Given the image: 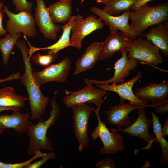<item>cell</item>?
<instances>
[{
    "label": "cell",
    "mask_w": 168,
    "mask_h": 168,
    "mask_svg": "<svg viewBox=\"0 0 168 168\" xmlns=\"http://www.w3.org/2000/svg\"><path fill=\"white\" fill-rule=\"evenodd\" d=\"M15 45L21 51L24 61V71L20 79L27 91L31 110L30 119L39 120L44 115L50 99L43 95L33 78V69L28 58L29 49L26 41L17 40Z\"/></svg>",
    "instance_id": "obj_1"
},
{
    "label": "cell",
    "mask_w": 168,
    "mask_h": 168,
    "mask_svg": "<svg viewBox=\"0 0 168 168\" xmlns=\"http://www.w3.org/2000/svg\"><path fill=\"white\" fill-rule=\"evenodd\" d=\"M50 104L51 109L49 118L44 120L41 118L35 124L30 122V126L26 132L29 138L26 152L29 155H34L36 152L40 150L50 152L53 151V142L48 138L47 133L58 120L61 111L56 101L55 95L51 99Z\"/></svg>",
    "instance_id": "obj_2"
},
{
    "label": "cell",
    "mask_w": 168,
    "mask_h": 168,
    "mask_svg": "<svg viewBox=\"0 0 168 168\" xmlns=\"http://www.w3.org/2000/svg\"><path fill=\"white\" fill-rule=\"evenodd\" d=\"M131 30L137 38L149 27L168 21V3H159L153 6L147 3L131 10L129 14Z\"/></svg>",
    "instance_id": "obj_3"
},
{
    "label": "cell",
    "mask_w": 168,
    "mask_h": 168,
    "mask_svg": "<svg viewBox=\"0 0 168 168\" xmlns=\"http://www.w3.org/2000/svg\"><path fill=\"white\" fill-rule=\"evenodd\" d=\"M100 107H97L94 111L96 115L98 124L91 134L93 140L99 138L101 140L103 147H100L99 153L100 155L115 154L118 152H122L125 145L123 138L114 129L110 128V132L105 124L101 121L100 117L99 111Z\"/></svg>",
    "instance_id": "obj_4"
},
{
    "label": "cell",
    "mask_w": 168,
    "mask_h": 168,
    "mask_svg": "<svg viewBox=\"0 0 168 168\" xmlns=\"http://www.w3.org/2000/svg\"><path fill=\"white\" fill-rule=\"evenodd\" d=\"M2 11L9 18L6 21L5 29L8 34L13 35L21 32L26 37H30L36 35L35 19L31 12L22 11L16 14L11 12L5 6Z\"/></svg>",
    "instance_id": "obj_5"
},
{
    "label": "cell",
    "mask_w": 168,
    "mask_h": 168,
    "mask_svg": "<svg viewBox=\"0 0 168 168\" xmlns=\"http://www.w3.org/2000/svg\"><path fill=\"white\" fill-rule=\"evenodd\" d=\"M71 108L73 113L74 135L78 143V150L81 151L89 145L88 124L90 114L94 109L86 103L75 104Z\"/></svg>",
    "instance_id": "obj_6"
},
{
    "label": "cell",
    "mask_w": 168,
    "mask_h": 168,
    "mask_svg": "<svg viewBox=\"0 0 168 168\" xmlns=\"http://www.w3.org/2000/svg\"><path fill=\"white\" fill-rule=\"evenodd\" d=\"M128 58H135L151 65L161 63L163 58L159 49L150 41L138 36L133 40L127 49Z\"/></svg>",
    "instance_id": "obj_7"
},
{
    "label": "cell",
    "mask_w": 168,
    "mask_h": 168,
    "mask_svg": "<svg viewBox=\"0 0 168 168\" xmlns=\"http://www.w3.org/2000/svg\"><path fill=\"white\" fill-rule=\"evenodd\" d=\"M66 94L68 95L63 99L66 107L70 108L73 105L80 103H91L97 107L101 106L104 100L103 97L108 93L107 91L100 88H97L92 85H87L83 88L76 91L65 90Z\"/></svg>",
    "instance_id": "obj_8"
},
{
    "label": "cell",
    "mask_w": 168,
    "mask_h": 168,
    "mask_svg": "<svg viewBox=\"0 0 168 168\" xmlns=\"http://www.w3.org/2000/svg\"><path fill=\"white\" fill-rule=\"evenodd\" d=\"M104 26L101 20L93 14L85 19L79 14L75 16L71 27L72 35L70 38L73 46L80 49L82 41L86 36L96 30L102 29Z\"/></svg>",
    "instance_id": "obj_9"
},
{
    "label": "cell",
    "mask_w": 168,
    "mask_h": 168,
    "mask_svg": "<svg viewBox=\"0 0 168 168\" xmlns=\"http://www.w3.org/2000/svg\"><path fill=\"white\" fill-rule=\"evenodd\" d=\"M120 51L122 57L115 63L113 77L111 78L104 81L97 80L84 78L85 83L87 85L90 84H116L123 83L124 78L130 74L131 70H134L137 67L138 61L136 59L127 56V49Z\"/></svg>",
    "instance_id": "obj_10"
},
{
    "label": "cell",
    "mask_w": 168,
    "mask_h": 168,
    "mask_svg": "<svg viewBox=\"0 0 168 168\" xmlns=\"http://www.w3.org/2000/svg\"><path fill=\"white\" fill-rule=\"evenodd\" d=\"M71 63L70 59L66 57L59 63L52 64L41 71L33 72V77L39 87L51 82H64L69 75Z\"/></svg>",
    "instance_id": "obj_11"
},
{
    "label": "cell",
    "mask_w": 168,
    "mask_h": 168,
    "mask_svg": "<svg viewBox=\"0 0 168 168\" xmlns=\"http://www.w3.org/2000/svg\"><path fill=\"white\" fill-rule=\"evenodd\" d=\"M141 72H139L133 78L126 82L120 84H96V86L106 91H110L117 93L120 97V103L126 100L132 105L139 107L147 106L149 100L137 97L133 92L132 89L135 83L142 77Z\"/></svg>",
    "instance_id": "obj_12"
},
{
    "label": "cell",
    "mask_w": 168,
    "mask_h": 168,
    "mask_svg": "<svg viewBox=\"0 0 168 168\" xmlns=\"http://www.w3.org/2000/svg\"><path fill=\"white\" fill-rule=\"evenodd\" d=\"M138 116L134 122L128 127L124 129H114L117 132L121 131L127 133L131 137L136 136L144 139L147 143V146L142 149H151L156 142V138L151 135L149 128L152 123V119L146 115L144 107L138 109Z\"/></svg>",
    "instance_id": "obj_13"
},
{
    "label": "cell",
    "mask_w": 168,
    "mask_h": 168,
    "mask_svg": "<svg viewBox=\"0 0 168 168\" xmlns=\"http://www.w3.org/2000/svg\"><path fill=\"white\" fill-rule=\"evenodd\" d=\"M91 10L109 26L110 31H116L119 30L128 38L133 40L137 38L132 32L129 22V16L131 9L126 11L119 16H117L110 15L103 9L96 6L92 7Z\"/></svg>",
    "instance_id": "obj_14"
},
{
    "label": "cell",
    "mask_w": 168,
    "mask_h": 168,
    "mask_svg": "<svg viewBox=\"0 0 168 168\" xmlns=\"http://www.w3.org/2000/svg\"><path fill=\"white\" fill-rule=\"evenodd\" d=\"M36 1L35 19L40 31L45 38L56 40L58 32L61 29V26L54 23L43 0Z\"/></svg>",
    "instance_id": "obj_15"
},
{
    "label": "cell",
    "mask_w": 168,
    "mask_h": 168,
    "mask_svg": "<svg viewBox=\"0 0 168 168\" xmlns=\"http://www.w3.org/2000/svg\"><path fill=\"white\" fill-rule=\"evenodd\" d=\"M134 94L138 98L150 101L152 104L148 106L155 107L168 100V81L152 83L147 86L136 88Z\"/></svg>",
    "instance_id": "obj_16"
},
{
    "label": "cell",
    "mask_w": 168,
    "mask_h": 168,
    "mask_svg": "<svg viewBox=\"0 0 168 168\" xmlns=\"http://www.w3.org/2000/svg\"><path fill=\"white\" fill-rule=\"evenodd\" d=\"M13 112L10 115H0V135L6 129H11L21 135L26 131L30 126L29 114H22L20 110Z\"/></svg>",
    "instance_id": "obj_17"
},
{
    "label": "cell",
    "mask_w": 168,
    "mask_h": 168,
    "mask_svg": "<svg viewBox=\"0 0 168 168\" xmlns=\"http://www.w3.org/2000/svg\"><path fill=\"white\" fill-rule=\"evenodd\" d=\"M133 40L126 37L121 32L110 31L103 42V46L100 60H105L119 51L127 49Z\"/></svg>",
    "instance_id": "obj_18"
},
{
    "label": "cell",
    "mask_w": 168,
    "mask_h": 168,
    "mask_svg": "<svg viewBox=\"0 0 168 168\" xmlns=\"http://www.w3.org/2000/svg\"><path fill=\"white\" fill-rule=\"evenodd\" d=\"M139 108L130 103L124 102L118 105L110 107V110L105 112L107 116L106 120L110 124L115 125L118 128L127 127L131 124L128 114Z\"/></svg>",
    "instance_id": "obj_19"
},
{
    "label": "cell",
    "mask_w": 168,
    "mask_h": 168,
    "mask_svg": "<svg viewBox=\"0 0 168 168\" xmlns=\"http://www.w3.org/2000/svg\"><path fill=\"white\" fill-rule=\"evenodd\" d=\"M75 16H71L67 22L63 25L61 26V28L63 30V33L58 40L54 44L46 47L37 48L31 45L26 37L24 36L30 46L28 52V58L30 59L31 56L35 52L38 51L43 50L46 51L48 50V54L58 53L61 50L65 48L73 46L70 40V35L71 32V27L74 20Z\"/></svg>",
    "instance_id": "obj_20"
},
{
    "label": "cell",
    "mask_w": 168,
    "mask_h": 168,
    "mask_svg": "<svg viewBox=\"0 0 168 168\" xmlns=\"http://www.w3.org/2000/svg\"><path fill=\"white\" fill-rule=\"evenodd\" d=\"M103 46V42L92 43L77 61L74 74H77L92 68L100 60Z\"/></svg>",
    "instance_id": "obj_21"
},
{
    "label": "cell",
    "mask_w": 168,
    "mask_h": 168,
    "mask_svg": "<svg viewBox=\"0 0 168 168\" xmlns=\"http://www.w3.org/2000/svg\"><path fill=\"white\" fill-rule=\"evenodd\" d=\"M140 36L157 47L165 57L168 56V21L157 24L156 27H152L147 32Z\"/></svg>",
    "instance_id": "obj_22"
},
{
    "label": "cell",
    "mask_w": 168,
    "mask_h": 168,
    "mask_svg": "<svg viewBox=\"0 0 168 168\" xmlns=\"http://www.w3.org/2000/svg\"><path fill=\"white\" fill-rule=\"evenodd\" d=\"M72 0H59L48 7L49 15L54 23H66L71 16Z\"/></svg>",
    "instance_id": "obj_23"
},
{
    "label": "cell",
    "mask_w": 168,
    "mask_h": 168,
    "mask_svg": "<svg viewBox=\"0 0 168 168\" xmlns=\"http://www.w3.org/2000/svg\"><path fill=\"white\" fill-rule=\"evenodd\" d=\"M27 98L15 92L11 86H6L0 89V106L7 107L23 108Z\"/></svg>",
    "instance_id": "obj_24"
},
{
    "label": "cell",
    "mask_w": 168,
    "mask_h": 168,
    "mask_svg": "<svg viewBox=\"0 0 168 168\" xmlns=\"http://www.w3.org/2000/svg\"><path fill=\"white\" fill-rule=\"evenodd\" d=\"M151 114L152 117L153 132L156 137V142L159 143L162 150L161 163L166 165L168 162V142L165 139L161 133V124L159 118L152 111L151 112Z\"/></svg>",
    "instance_id": "obj_25"
},
{
    "label": "cell",
    "mask_w": 168,
    "mask_h": 168,
    "mask_svg": "<svg viewBox=\"0 0 168 168\" xmlns=\"http://www.w3.org/2000/svg\"><path fill=\"white\" fill-rule=\"evenodd\" d=\"M138 0H111L103 9L109 14L118 16L125 11L131 9Z\"/></svg>",
    "instance_id": "obj_26"
},
{
    "label": "cell",
    "mask_w": 168,
    "mask_h": 168,
    "mask_svg": "<svg viewBox=\"0 0 168 168\" xmlns=\"http://www.w3.org/2000/svg\"><path fill=\"white\" fill-rule=\"evenodd\" d=\"M21 36L20 33L13 35L7 34L4 38L0 39V51L2 54L4 65L8 63L10 54L16 41Z\"/></svg>",
    "instance_id": "obj_27"
},
{
    "label": "cell",
    "mask_w": 168,
    "mask_h": 168,
    "mask_svg": "<svg viewBox=\"0 0 168 168\" xmlns=\"http://www.w3.org/2000/svg\"><path fill=\"white\" fill-rule=\"evenodd\" d=\"M59 54L58 53L41 55L39 53L32 55L30 60L35 64L46 68L51 64L57 58Z\"/></svg>",
    "instance_id": "obj_28"
},
{
    "label": "cell",
    "mask_w": 168,
    "mask_h": 168,
    "mask_svg": "<svg viewBox=\"0 0 168 168\" xmlns=\"http://www.w3.org/2000/svg\"><path fill=\"white\" fill-rule=\"evenodd\" d=\"M46 154L42 153L40 150H39L35 152L33 156L26 161L13 164L4 163L2 168H26V166L31 164L34 160L39 158L43 157Z\"/></svg>",
    "instance_id": "obj_29"
},
{
    "label": "cell",
    "mask_w": 168,
    "mask_h": 168,
    "mask_svg": "<svg viewBox=\"0 0 168 168\" xmlns=\"http://www.w3.org/2000/svg\"><path fill=\"white\" fill-rule=\"evenodd\" d=\"M13 4L15 6L16 12L26 11L31 12L33 4L31 2L27 0H12Z\"/></svg>",
    "instance_id": "obj_30"
},
{
    "label": "cell",
    "mask_w": 168,
    "mask_h": 168,
    "mask_svg": "<svg viewBox=\"0 0 168 168\" xmlns=\"http://www.w3.org/2000/svg\"><path fill=\"white\" fill-rule=\"evenodd\" d=\"M56 157V155L52 152L46 154V155L42 157V159L38 161L31 163L26 166V168H39L43 166L49 160L54 159Z\"/></svg>",
    "instance_id": "obj_31"
},
{
    "label": "cell",
    "mask_w": 168,
    "mask_h": 168,
    "mask_svg": "<svg viewBox=\"0 0 168 168\" xmlns=\"http://www.w3.org/2000/svg\"><path fill=\"white\" fill-rule=\"evenodd\" d=\"M96 166L98 168H115V161L109 157L97 163Z\"/></svg>",
    "instance_id": "obj_32"
},
{
    "label": "cell",
    "mask_w": 168,
    "mask_h": 168,
    "mask_svg": "<svg viewBox=\"0 0 168 168\" xmlns=\"http://www.w3.org/2000/svg\"><path fill=\"white\" fill-rule=\"evenodd\" d=\"M155 111L161 115H163L168 112V100L163 104L156 106L154 108Z\"/></svg>",
    "instance_id": "obj_33"
},
{
    "label": "cell",
    "mask_w": 168,
    "mask_h": 168,
    "mask_svg": "<svg viewBox=\"0 0 168 168\" xmlns=\"http://www.w3.org/2000/svg\"><path fill=\"white\" fill-rule=\"evenodd\" d=\"M3 2H0V36L7 34V32L6 30L4 28L2 25V21L4 17V15L1 10L4 6Z\"/></svg>",
    "instance_id": "obj_34"
},
{
    "label": "cell",
    "mask_w": 168,
    "mask_h": 168,
    "mask_svg": "<svg viewBox=\"0 0 168 168\" xmlns=\"http://www.w3.org/2000/svg\"><path fill=\"white\" fill-rule=\"evenodd\" d=\"M20 74L19 72H17L12 74L9 77L4 79H0V83L3 82L10 81L12 80H18L20 79Z\"/></svg>",
    "instance_id": "obj_35"
},
{
    "label": "cell",
    "mask_w": 168,
    "mask_h": 168,
    "mask_svg": "<svg viewBox=\"0 0 168 168\" xmlns=\"http://www.w3.org/2000/svg\"><path fill=\"white\" fill-rule=\"evenodd\" d=\"M165 120L164 123L161 127V133L162 136L164 137L168 135V119Z\"/></svg>",
    "instance_id": "obj_36"
},
{
    "label": "cell",
    "mask_w": 168,
    "mask_h": 168,
    "mask_svg": "<svg viewBox=\"0 0 168 168\" xmlns=\"http://www.w3.org/2000/svg\"><path fill=\"white\" fill-rule=\"evenodd\" d=\"M153 0H138L136 3L131 8L132 10L136 9L140 6L147 3L148 2Z\"/></svg>",
    "instance_id": "obj_37"
},
{
    "label": "cell",
    "mask_w": 168,
    "mask_h": 168,
    "mask_svg": "<svg viewBox=\"0 0 168 168\" xmlns=\"http://www.w3.org/2000/svg\"><path fill=\"white\" fill-rule=\"evenodd\" d=\"M20 108L7 107L0 106V113L4 111L20 110Z\"/></svg>",
    "instance_id": "obj_38"
},
{
    "label": "cell",
    "mask_w": 168,
    "mask_h": 168,
    "mask_svg": "<svg viewBox=\"0 0 168 168\" xmlns=\"http://www.w3.org/2000/svg\"><path fill=\"white\" fill-rule=\"evenodd\" d=\"M150 162L148 160H146L145 161V163L142 166L143 168H148L150 167Z\"/></svg>",
    "instance_id": "obj_39"
},
{
    "label": "cell",
    "mask_w": 168,
    "mask_h": 168,
    "mask_svg": "<svg viewBox=\"0 0 168 168\" xmlns=\"http://www.w3.org/2000/svg\"><path fill=\"white\" fill-rule=\"evenodd\" d=\"M111 0H97V2L102 3L106 5Z\"/></svg>",
    "instance_id": "obj_40"
},
{
    "label": "cell",
    "mask_w": 168,
    "mask_h": 168,
    "mask_svg": "<svg viewBox=\"0 0 168 168\" xmlns=\"http://www.w3.org/2000/svg\"><path fill=\"white\" fill-rule=\"evenodd\" d=\"M4 164V163L1 162L0 161V168H2V166Z\"/></svg>",
    "instance_id": "obj_41"
}]
</instances>
